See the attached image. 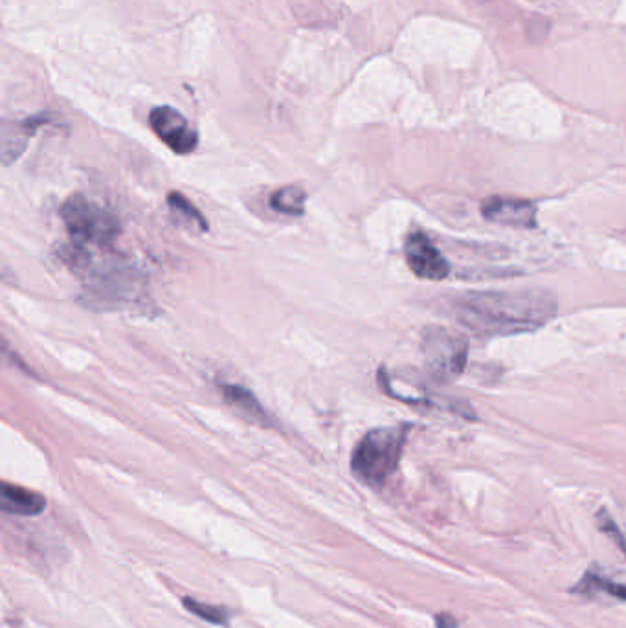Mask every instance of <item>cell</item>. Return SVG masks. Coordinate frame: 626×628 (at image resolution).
<instances>
[{
  "instance_id": "obj_1",
  "label": "cell",
  "mask_w": 626,
  "mask_h": 628,
  "mask_svg": "<svg viewBox=\"0 0 626 628\" xmlns=\"http://www.w3.org/2000/svg\"><path fill=\"white\" fill-rule=\"evenodd\" d=\"M557 309V298L546 289L471 291L452 302L455 322L482 338L536 332L555 318Z\"/></svg>"
},
{
  "instance_id": "obj_2",
  "label": "cell",
  "mask_w": 626,
  "mask_h": 628,
  "mask_svg": "<svg viewBox=\"0 0 626 628\" xmlns=\"http://www.w3.org/2000/svg\"><path fill=\"white\" fill-rule=\"evenodd\" d=\"M408 427H387L368 432L355 446L351 470L362 484L381 487L397 470L405 451Z\"/></svg>"
},
{
  "instance_id": "obj_3",
  "label": "cell",
  "mask_w": 626,
  "mask_h": 628,
  "mask_svg": "<svg viewBox=\"0 0 626 628\" xmlns=\"http://www.w3.org/2000/svg\"><path fill=\"white\" fill-rule=\"evenodd\" d=\"M74 252L78 254L72 257L74 267L86 270L85 289L91 302L105 309L131 307L132 303L140 302L142 281L135 270L121 264L94 265L91 254L83 248Z\"/></svg>"
},
{
  "instance_id": "obj_4",
  "label": "cell",
  "mask_w": 626,
  "mask_h": 628,
  "mask_svg": "<svg viewBox=\"0 0 626 628\" xmlns=\"http://www.w3.org/2000/svg\"><path fill=\"white\" fill-rule=\"evenodd\" d=\"M61 218L70 237L81 245L107 246L120 234V223L114 213L80 195L65 202Z\"/></svg>"
},
{
  "instance_id": "obj_5",
  "label": "cell",
  "mask_w": 626,
  "mask_h": 628,
  "mask_svg": "<svg viewBox=\"0 0 626 628\" xmlns=\"http://www.w3.org/2000/svg\"><path fill=\"white\" fill-rule=\"evenodd\" d=\"M421 348L428 373L438 383H452L465 372L468 342L462 335L444 327H428L422 333Z\"/></svg>"
},
{
  "instance_id": "obj_6",
  "label": "cell",
  "mask_w": 626,
  "mask_h": 628,
  "mask_svg": "<svg viewBox=\"0 0 626 628\" xmlns=\"http://www.w3.org/2000/svg\"><path fill=\"white\" fill-rule=\"evenodd\" d=\"M149 126L173 153H194L197 146H199L197 131L173 107H156V109L151 111Z\"/></svg>"
},
{
  "instance_id": "obj_7",
  "label": "cell",
  "mask_w": 626,
  "mask_h": 628,
  "mask_svg": "<svg viewBox=\"0 0 626 628\" xmlns=\"http://www.w3.org/2000/svg\"><path fill=\"white\" fill-rule=\"evenodd\" d=\"M406 264L421 280L439 281L450 275V264L433 241L422 232L408 235L405 245Z\"/></svg>"
},
{
  "instance_id": "obj_8",
  "label": "cell",
  "mask_w": 626,
  "mask_h": 628,
  "mask_svg": "<svg viewBox=\"0 0 626 628\" xmlns=\"http://www.w3.org/2000/svg\"><path fill=\"white\" fill-rule=\"evenodd\" d=\"M482 216L487 221L511 229H536V208L530 200L490 195L482 202Z\"/></svg>"
},
{
  "instance_id": "obj_9",
  "label": "cell",
  "mask_w": 626,
  "mask_h": 628,
  "mask_svg": "<svg viewBox=\"0 0 626 628\" xmlns=\"http://www.w3.org/2000/svg\"><path fill=\"white\" fill-rule=\"evenodd\" d=\"M0 508L8 514L19 516H37L46 509L45 497L21 486L4 481L0 487Z\"/></svg>"
},
{
  "instance_id": "obj_10",
  "label": "cell",
  "mask_w": 626,
  "mask_h": 628,
  "mask_svg": "<svg viewBox=\"0 0 626 628\" xmlns=\"http://www.w3.org/2000/svg\"><path fill=\"white\" fill-rule=\"evenodd\" d=\"M222 392H224V397L230 405H234L237 410L245 411L246 416L254 421L267 425V411L263 410V406L259 405V400L254 397L252 392L243 388V386H237V384H227Z\"/></svg>"
},
{
  "instance_id": "obj_11",
  "label": "cell",
  "mask_w": 626,
  "mask_h": 628,
  "mask_svg": "<svg viewBox=\"0 0 626 628\" xmlns=\"http://www.w3.org/2000/svg\"><path fill=\"white\" fill-rule=\"evenodd\" d=\"M573 594H588V592H604L615 600L626 601V583H614L610 579L603 578L598 571L588 570L584 578L571 589Z\"/></svg>"
},
{
  "instance_id": "obj_12",
  "label": "cell",
  "mask_w": 626,
  "mask_h": 628,
  "mask_svg": "<svg viewBox=\"0 0 626 628\" xmlns=\"http://www.w3.org/2000/svg\"><path fill=\"white\" fill-rule=\"evenodd\" d=\"M305 199L308 195L300 186H285L274 191L270 197V206L283 216H303L305 212Z\"/></svg>"
},
{
  "instance_id": "obj_13",
  "label": "cell",
  "mask_w": 626,
  "mask_h": 628,
  "mask_svg": "<svg viewBox=\"0 0 626 628\" xmlns=\"http://www.w3.org/2000/svg\"><path fill=\"white\" fill-rule=\"evenodd\" d=\"M167 205H170L173 213L178 216V218L184 219L192 229L200 230V232L208 230V221L202 218V213H200L183 194H175V191L170 194V197H167Z\"/></svg>"
},
{
  "instance_id": "obj_14",
  "label": "cell",
  "mask_w": 626,
  "mask_h": 628,
  "mask_svg": "<svg viewBox=\"0 0 626 628\" xmlns=\"http://www.w3.org/2000/svg\"><path fill=\"white\" fill-rule=\"evenodd\" d=\"M184 606L192 614L211 623V625H228V621H230V612L227 608H222V606L206 605V603H200L194 597H184Z\"/></svg>"
},
{
  "instance_id": "obj_15",
  "label": "cell",
  "mask_w": 626,
  "mask_h": 628,
  "mask_svg": "<svg viewBox=\"0 0 626 628\" xmlns=\"http://www.w3.org/2000/svg\"><path fill=\"white\" fill-rule=\"evenodd\" d=\"M436 625H438V628H457V621H455L454 616H450V614H439V616H436Z\"/></svg>"
}]
</instances>
